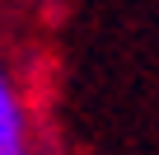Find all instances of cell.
Segmentation results:
<instances>
[{
  "label": "cell",
  "instance_id": "1",
  "mask_svg": "<svg viewBox=\"0 0 159 155\" xmlns=\"http://www.w3.org/2000/svg\"><path fill=\"white\" fill-rule=\"evenodd\" d=\"M0 155H28V118L5 66H0Z\"/></svg>",
  "mask_w": 159,
  "mask_h": 155
}]
</instances>
